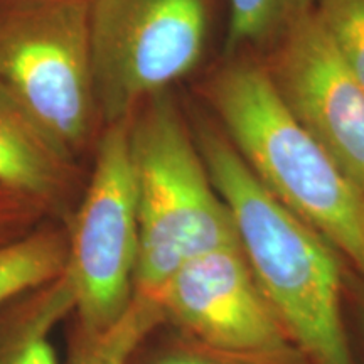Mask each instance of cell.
<instances>
[{
    "label": "cell",
    "mask_w": 364,
    "mask_h": 364,
    "mask_svg": "<svg viewBox=\"0 0 364 364\" xmlns=\"http://www.w3.org/2000/svg\"><path fill=\"white\" fill-rule=\"evenodd\" d=\"M194 136L255 280L300 353L309 364H354L338 250L258 181L221 127L199 124Z\"/></svg>",
    "instance_id": "6da1fadb"
},
{
    "label": "cell",
    "mask_w": 364,
    "mask_h": 364,
    "mask_svg": "<svg viewBox=\"0 0 364 364\" xmlns=\"http://www.w3.org/2000/svg\"><path fill=\"white\" fill-rule=\"evenodd\" d=\"M154 295L166 316L174 317L223 354L307 363L255 280L241 247L193 258Z\"/></svg>",
    "instance_id": "52a82bcc"
},
{
    "label": "cell",
    "mask_w": 364,
    "mask_h": 364,
    "mask_svg": "<svg viewBox=\"0 0 364 364\" xmlns=\"http://www.w3.org/2000/svg\"><path fill=\"white\" fill-rule=\"evenodd\" d=\"M265 68L287 107L364 193V90L316 12L273 46Z\"/></svg>",
    "instance_id": "ba28073f"
},
{
    "label": "cell",
    "mask_w": 364,
    "mask_h": 364,
    "mask_svg": "<svg viewBox=\"0 0 364 364\" xmlns=\"http://www.w3.org/2000/svg\"><path fill=\"white\" fill-rule=\"evenodd\" d=\"M156 364H218L215 361H209L204 358H196V356H171L162 359ZM250 364H287V363H273V361H252Z\"/></svg>",
    "instance_id": "2e32d148"
},
{
    "label": "cell",
    "mask_w": 364,
    "mask_h": 364,
    "mask_svg": "<svg viewBox=\"0 0 364 364\" xmlns=\"http://www.w3.org/2000/svg\"><path fill=\"white\" fill-rule=\"evenodd\" d=\"M51 211L33 196L0 184V247L34 233Z\"/></svg>",
    "instance_id": "5bb4252c"
},
{
    "label": "cell",
    "mask_w": 364,
    "mask_h": 364,
    "mask_svg": "<svg viewBox=\"0 0 364 364\" xmlns=\"http://www.w3.org/2000/svg\"><path fill=\"white\" fill-rule=\"evenodd\" d=\"M316 6L317 0H230L228 58H238L250 49H272Z\"/></svg>",
    "instance_id": "8fae6325"
},
{
    "label": "cell",
    "mask_w": 364,
    "mask_h": 364,
    "mask_svg": "<svg viewBox=\"0 0 364 364\" xmlns=\"http://www.w3.org/2000/svg\"><path fill=\"white\" fill-rule=\"evenodd\" d=\"M68 243L56 231L34 233L0 247V304L27 290L63 279Z\"/></svg>",
    "instance_id": "30bf717a"
},
{
    "label": "cell",
    "mask_w": 364,
    "mask_h": 364,
    "mask_svg": "<svg viewBox=\"0 0 364 364\" xmlns=\"http://www.w3.org/2000/svg\"><path fill=\"white\" fill-rule=\"evenodd\" d=\"M132 117L108 124L68 243L65 279L91 334L115 322L135 292L139 216Z\"/></svg>",
    "instance_id": "8992f818"
},
{
    "label": "cell",
    "mask_w": 364,
    "mask_h": 364,
    "mask_svg": "<svg viewBox=\"0 0 364 364\" xmlns=\"http://www.w3.org/2000/svg\"><path fill=\"white\" fill-rule=\"evenodd\" d=\"M206 98L258 181L364 273V193L287 107L267 68L230 58Z\"/></svg>",
    "instance_id": "7a4b0ae2"
},
{
    "label": "cell",
    "mask_w": 364,
    "mask_h": 364,
    "mask_svg": "<svg viewBox=\"0 0 364 364\" xmlns=\"http://www.w3.org/2000/svg\"><path fill=\"white\" fill-rule=\"evenodd\" d=\"M314 12L346 70L364 90V0H317Z\"/></svg>",
    "instance_id": "4fadbf2b"
},
{
    "label": "cell",
    "mask_w": 364,
    "mask_h": 364,
    "mask_svg": "<svg viewBox=\"0 0 364 364\" xmlns=\"http://www.w3.org/2000/svg\"><path fill=\"white\" fill-rule=\"evenodd\" d=\"M164 314L156 295L135 290L122 316L105 329L91 334V343L78 364H127L139 344L162 321Z\"/></svg>",
    "instance_id": "7c38bea8"
},
{
    "label": "cell",
    "mask_w": 364,
    "mask_h": 364,
    "mask_svg": "<svg viewBox=\"0 0 364 364\" xmlns=\"http://www.w3.org/2000/svg\"><path fill=\"white\" fill-rule=\"evenodd\" d=\"M0 83L68 154L98 112L88 0H26L0 12Z\"/></svg>",
    "instance_id": "277c9868"
},
{
    "label": "cell",
    "mask_w": 364,
    "mask_h": 364,
    "mask_svg": "<svg viewBox=\"0 0 364 364\" xmlns=\"http://www.w3.org/2000/svg\"><path fill=\"white\" fill-rule=\"evenodd\" d=\"M358 306H359V316H361L363 326H364V287L358 289Z\"/></svg>",
    "instance_id": "e0dca14e"
},
{
    "label": "cell",
    "mask_w": 364,
    "mask_h": 364,
    "mask_svg": "<svg viewBox=\"0 0 364 364\" xmlns=\"http://www.w3.org/2000/svg\"><path fill=\"white\" fill-rule=\"evenodd\" d=\"M91 70L108 124L134 115L201 59L206 0H88Z\"/></svg>",
    "instance_id": "5b68a950"
},
{
    "label": "cell",
    "mask_w": 364,
    "mask_h": 364,
    "mask_svg": "<svg viewBox=\"0 0 364 364\" xmlns=\"http://www.w3.org/2000/svg\"><path fill=\"white\" fill-rule=\"evenodd\" d=\"M48 321L51 318H41L39 324L26 332L6 364H58L56 349L48 338V326H44Z\"/></svg>",
    "instance_id": "9a60e30c"
},
{
    "label": "cell",
    "mask_w": 364,
    "mask_h": 364,
    "mask_svg": "<svg viewBox=\"0 0 364 364\" xmlns=\"http://www.w3.org/2000/svg\"><path fill=\"white\" fill-rule=\"evenodd\" d=\"M70 154L0 83V184L53 208L70 184Z\"/></svg>",
    "instance_id": "9c48e42d"
},
{
    "label": "cell",
    "mask_w": 364,
    "mask_h": 364,
    "mask_svg": "<svg viewBox=\"0 0 364 364\" xmlns=\"http://www.w3.org/2000/svg\"><path fill=\"white\" fill-rule=\"evenodd\" d=\"M130 149L139 216L135 290L154 295L184 263L240 247V240L169 91L145 100L134 112Z\"/></svg>",
    "instance_id": "3957f363"
}]
</instances>
